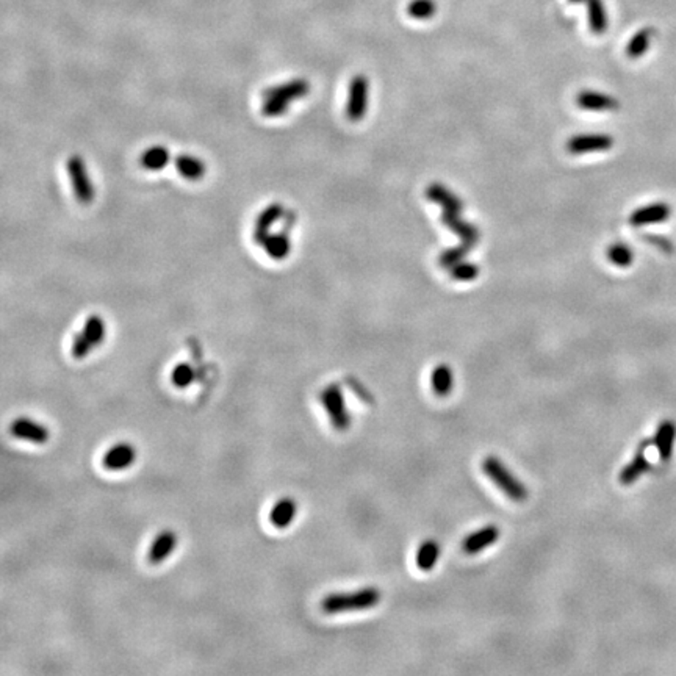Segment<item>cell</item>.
Returning <instances> with one entry per match:
<instances>
[{"label": "cell", "instance_id": "cell-1", "mask_svg": "<svg viewBox=\"0 0 676 676\" xmlns=\"http://www.w3.org/2000/svg\"><path fill=\"white\" fill-rule=\"evenodd\" d=\"M381 592L374 587H365L351 593H331L321 601V611L334 615L349 611H365L379 605Z\"/></svg>", "mask_w": 676, "mask_h": 676}, {"label": "cell", "instance_id": "cell-2", "mask_svg": "<svg viewBox=\"0 0 676 676\" xmlns=\"http://www.w3.org/2000/svg\"><path fill=\"white\" fill-rule=\"evenodd\" d=\"M482 472L502 493L506 494L507 498H510L512 501L522 502L530 497V492H527L526 485L522 481H518L515 474L510 472V469L502 464L499 459L493 456L485 457L482 462Z\"/></svg>", "mask_w": 676, "mask_h": 676}, {"label": "cell", "instance_id": "cell-3", "mask_svg": "<svg viewBox=\"0 0 676 676\" xmlns=\"http://www.w3.org/2000/svg\"><path fill=\"white\" fill-rule=\"evenodd\" d=\"M321 402L327 412L329 419L334 426L335 431H346L351 426L349 412L346 409L343 392L338 384H331L321 392Z\"/></svg>", "mask_w": 676, "mask_h": 676}, {"label": "cell", "instance_id": "cell-4", "mask_svg": "<svg viewBox=\"0 0 676 676\" xmlns=\"http://www.w3.org/2000/svg\"><path fill=\"white\" fill-rule=\"evenodd\" d=\"M369 101V81L364 74H357L351 80L348 89V102H346V116L352 122H359L365 118Z\"/></svg>", "mask_w": 676, "mask_h": 676}, {"label": "cell", "instance_id": "cell-5", "mask_svg": "<svg viewBox=\"0 0 676 676\" xmlns=\"http://www.w3.org/2000/svg\"><path fill=\"white\" fill-rule=\"evenodd\" d=\"M68 174L71 179V185L74 189V194H76L77 201L84 205L91 204L94 201V187L91 184V179H89L86 168H85V161L80 155H71L68 160Z\"/></svg>", "mask_w": 676, "mask_h": 676}, {"label": "cell", "instance_id": "cell-6", "mask_svg": "<svg viewBox=\"0 0 676 676\" xmlns=\"http://www.w3.org/2000/svg\"><path fill=\"white\" fill-rule=\"evenodd\" d=\"M614 146V138L606 134H582L568 139L567 149L570 154L582 155L590 152H605Z\"/></svg>", "mask_w": 676, "mask_h": 676}, {"label": "cell", "instance_id": "cell-7", "mask_svg": "<svg viewBox=\"0 0 676 676\" xmlns=\"http://www.w3.org/2000/svg\"><path fill=\"white\" fill-rule=\"evenodd\" d=\"M10 432L19 440L31 442L36 444H44L49 440L47 427L41 423L33 422L30 418H18L10 426Z\"/></svg>", "mask_w": 676, "mask_h": 676}, {"label": "cell", "instance_id": "cell-8", "mask_svg": "<svg viewBox=\"0 0 676 676\" xmlns=\"http://www.w3.org/2000/svg\"><path fill=\"white\" fill-rule=\"evenodd\" d=\"M136 459V451L130 443H118L105 452L102 467L109 472H121L131 467Z\"/></svg>", "mask_w": 676, "mask_h": 676}, {"label": "cell", "instance_id": "cell-9", "mask_svg": "<svg viewBox=\"0 0 676 676\" xmlns=\"http://www.w3.org/2000/svg\"><path fill=\"white\" fill-rule=\"evenodd\" d=\"M442 221L449 230H452V232L460 237L462 243L474 246L477 242H479V230H477V227H474L473 224H469V222L462 219L460 213L443 210Z\"/></svg>", "mask_w": 676, "mask_h": 676}, {"label": "cell", "instance_id": "cell-10", "mask_svg": "<svg viewBox=\"0 0 676 676\" xmlns=\"http://www.w3.org/2000/svg\"><path fill=\"white\" fill-rule=\"evenodd\" d=\"M670 207L665 202H655L645 205V207L637 209L632 212V215L630 218V222L632 226H647V224H656V222H664L670 218Z\"/></svg>", "mask_w": 676, "mask_h": 676}, {"label": "cell", "instance_id": "cell-11", "mask_svg": "<svg viewBox=\"0 0 676 676\" xmlns=\"http://www.w3.org/2000/svg\"><path fill=\"white\" fill-rule=\"evenodd\" d=\"M498 539H499L498 526H494V525L484 526L482 530L469 534L468 537L462 542V550H464L467 555H477V553H481L484 548L493 545Z\"/></svg>", "mask_w": 676, "mask_h": 676}, {"label": "cell", "instance_id": "cell-12", "mask_svg": "<svg viewBox=\"0 0 676 676\" xmlns=\"http://www.w3.org/2000/svg\"><path fill=\"white\" fill-rule=\"evenodd\" d=\"M177 547V535L166 530L161 531L156 537L154 539L152 545L147 551V562L152 565H159L163 560H166L174 548Z\"/></svg>", "mask_w": 676, "mask_h": 676}, {"label": "cell", "instance_id": "cell-13", "mask_svg": "<svg viewBox=\"0 0 676 676\" xmlns=\"http://www.w3.org/2000/svg\"><path fill=\"white\" fill-rule=\"evenodd\" d=\"M284 215V207L282 204L274 202L268 205V207L263 210L260 215L255 219V227H254V242L257 244H262L263 240L269 235V229L271 226L277 222Z\"/></svg>", "mask_w": 676, "mask_h": 676}, {"label": "cell", "instance_id": "cell-14", "mask_svg": "<svg viewBox=\"0 0 676 676\" xmlns=\"http://www.w3.org/2000/svg\"><path fill=\"white\" fill-rule=\"evenodd\" d=\"M576 104H578L582 110H592V111H609V110L618 109L617 99L605 93L590 91V89H584V91H581L578 97H576Z\"/></svg>", "mask_w": 676, "mask_h": 676}, {"label": "cell", "instance_id": "cell-15", "mask_svg": "<svg viewBox=\"0 0 676 676\" xmlns=\"http://www.w3.org/2000/svg\"><path fill=\"white\" fill-rule=\"evenodd\" d=\"M310 93V84L306 79H294L290 81H285L282 85L277 86H271L268 88L265 93H263V97L267 96H274L285 99V101L292 102L294 99H301L304 96H307Z\"/></svg>", "mask_w": 676, "mask_h": 676}, {"label": "cell", "instance_id": "cell-16", "mask_svg": "<svg viewBox=\"0 0 676 676\" xmlns=\"http://www.w3.org/2000/svg\"><path fill=\"white\" fill-rule=\"evenodd\" d=\"M296 512H298V506L293 498H280L269 510V522L277 530H285L293 523Z\"/></svg>", "mask_w": 676, "mask_h": 676}, {"label": "cell", "instance_id": "cell-17", "mask_svg": "<svg viewBox=\"0 0 676 676\" xmlns=\"http://www.w3.org/2000/svg\"><path fill=\"white\" fill-rule=\"evenodd\" d=\"M426 196L429 197V201H432L434 204L442 205L443 210L457 213L464 210V204H462L459 197L442 184H431L426 188Z\"/></svg>", "mask_w": 676, "mask_h": 676}, {"label": "cell", "instance_id": "cell-18", "mask_svg": "<svg viewBox=\"0 0 676 676\" xmlns=\"http://www.w3.org/2000/svg\"><path fill=\"white\" fill-rule=\"evenodd\" d=\"M676 439V426L672 419H665L657 427V432L655 435V444L659 451V457L664 462L672 457L673 444Z\"/></svg>", "mask_w": 676, "mask_h": 676}, {"label": "cell", "instance_id": "cell-19", "mask_svg": "<svg viewBox=\"0 0 676 676\" xmlns=\"http://www.w3.org/2000/svg\"><path fill=\"white\" fill-rule=\"evenodd\" d=\"M645 447H647V443L642 444L640 449L637 451V454L634 456V459L630 462V464L622 469L620 477H618V479H620V482L623 485H630L632 482H636L642 474L647 473L650 469L651 465H650V462L645 456Z\"/></svg>", "mask_w": 676, "mask_h": 676}, {"label": "cell", "instance_id": "cell-20", "mask_svg": "<svg viewBox=\"0 0 676 676\" xmlns=\"http://www.w3.org/2000/svg\"><path fill=\"white\" fill-rule=\"evenodd\" d=\"M176 168L179 171V174L184 179L189 180V182H196V180H201L205 174V164L202 160L196 159L193 155H179L176 159Z\"/></svg>", "mask_w": 676, "mask_h": 676}, {"label": "cell", "instance_id": "cell-21", "mask_svg": "<svg viewBox=\"0 0 676 676\" xmlns=\"http://www.w3.org/2000/svg\"><path fill=\"white\" fill-rule=\"evenodd\" d=\"M587 4V19L589 27L595 35H603L607 30L609 21L603 0H585Z\"/></svg>", "mask_w": 676, "mask_h": 676}, {"label": "cell", "instance_id": "cell-22", "mask_svg": "<svg viewBox=\"0 0 676 676\" xmlns=\"http://www.w3.org/2000/svg\"><path fill=\"white\" fill-rule=\"evenodd\" d=\"M260 246L265 249L269 257L274 260H284L285 257H288L292 249L290 238L285 234H269Z\"/></svg>", "mask_w": 676, "mask_h": 676}, {"label": "cell", "instance_id": "cell-23", "mask_svg": "<svg viewBox=\"0 0 676 676\" xmlns=\"http://www.w3.org/2000/svg\"><path fill=\"white\" fill-rule=\"evenodd\" d=\"M432 390L437 397H447L451 393L452 385H454V377H452V369L448 365H439L432 371L431 377Z\"/></svg>", "mask_w": 676, "mask_h": 676}, {"label": "cell", "instance_id": "cell-24", "mask_svg": "<svg viewBox=\"0 0 676 676\" xmlns=\"http://www.w3.org/2000/svg\"><path fill=\"white\" fill-rule=\"evenodd\" d=\"M440 557V545L435 540L422 543L417 553V567L423 572H431Z\"/></svg>", "mask_w": 676, "mask_h": 676}, {"label": "cell", "instance_id": "cell-25", "mask_svg": "<svg viewBox=\"0 0 676 676\" xmlns=\"http://www.w3.org/2000/svg\"><path fill=\"white\" fill-rule=\"evenodd\" d=\"M169 161V151L164 146H152L141 155V166L147 171H160Z\"/></svg>", "mask_w": 676, "mask_h": 676}, {"label": "cell", "instance_id": "cell-26", "mask_svg": "<svg viewBox=\"0 0 676 676\" xmlns=\"http://www.w3.org/2000/svg\"><path fill=\"white\" fill-rule=\"evenodd\" d=\"M651 35H653V30H651V29L639 30L636 35L631 38L628 46H626V55H628L630 59H632V60L640 59L642 55H645V52L648 51V47H650V43H651Z\"/></svg>", "mask_w": 676, "mask_h": 676}, {"label": "cell", "instance_id": "cell-27", "mask_svg": "<svg viewBox=\"0 0 676 676\" xmlns=\"http://www.w3.org/2000/svg\"><path fill=\"white\" fill-rule=\"evenodd\" d=\"M607 259L615 267L620 268H628L632 265L634 260V254L631 251L630 246H626L623 243H615L612 246H609L607 249Z\"/></svg>", "mask_w": 676, "mask_h": 676}, {"label": "cell", "instance_id": "cell-28", "mask_svg": "<svg viewBox=\"0 0 676 676\" xmlns=\"http://www.w3.org/2000/svg\"><path fill=\"white\" fill-rule=\"evenodd\" d=\"M437 11L434 0H410L407 5V14L417 21L431 19Z\"/></svg>", "mask_w": 676, "mask_h": 676}, {"label": "cell", "instance_id": "cell-29", "mask_svg": "<svg viewBox=\"0 0 676 676\" xmlns=\"http://www.w3.org/2000/svg\"><path fill=\"white\" fill-rule=\"evenodd\" d=\"M469 249H472V246L467 244V243H462L456 247H451V249L443 251L440 254V257H439V265L444 269H449L451 267L457 265V263L464 262V259L468 255Z\"/></svg>", "mask_w": 676, "mask_h": 676}, {"label": "cell", "instance_id": "cell-30", "mask_svg": "<svg viewBox=\"0 0 676 676\" xmlns=\"http://www.w3.org/2000/svg\"><path fill=\"white\" fill-rule=\"evenodd\" d=\"M84 332L86 334V337L89 338V340H91V343L94 346L102 344L104 338H105V332H106L105 321L99 315H91L85 321Z\"/></svg>", "mask_w": 676, "mask_h": 676}, {"label": "cell", "instance_id": "cell-31", "mask_svg": "<svg viewBox=\"0 0 676 676\" xmlns=\"http://www.w3.org/2000/svg\"><path fill=\"white\" fill-rule=\"evenodd\" d=\"M196 379V373L192 365L179 364L171 371V384L177 387V389H185V387L192 385Z\"/></svg>", "mask_w": 676, "mask_h": 676}, {"label": "cell", "instance_id": "cell-32", "mask_svg": "<svg viewBox=\"0 0 676 676\" xmlns=\"http://www.w3.org/2000/svg\"><path fill=\"white\" fill-rule=\"evenodd\" d=\"M263 99H265V101H263V105H262V114L267 118L282 116V114H285V111L288 110V106H290V102L285 101V99L274 97V96H267Z\"/></svg>", "mask_w": 676, "mask_h": 676}, {"label": "cell", "instance_id": "cell-33", "mask_svg": "<svg viewBox=\"0 0 676 676\" xmlns=\"http://www.w3.org/2000/svg\"><path fill=\"white\" fill-rule=\"evenodd\" d=\"M479 274V267L469 262H460L449 268V276L459 282H472Z\"/></svg>", "mask_w": 676, "mask_h": 676}, {"label": "cell", "instance_id": "cell-34", "mask_svg": "<svg viewBox=\"0 0 676 676\" xmlns=\"http://www.w3.org/2000/svg\"><path fill=\"white\" fill-rule=\"evenodd\" d=\"M93 348H94V344L86 337L85 332H80L77 335H74L72 344H71V354H72L74 359H77V360L85 359L88 354L91 352Z\"/></svg>", "mask_w": 676, "mask_h": 676}, {"label": "cell", "instance_id": "cell-35", "mask_svg": "<svg viewBox=\"0 0 676 676\" xmlns=\"http://www.w3.org/2000/svg\"><path fill=\"white\" fill-rule=\"evenodd\" d=\"M346 382L351 385V389L354 390V393H356L360 399H364L365 402H369V404L373 402V398H371V394L365 390V387H362L357 381H354V379H346Z\"/></svg>", "mask_w": 676, "mask_h": 676}, {"label": "cell", "instance_id": "cell-36", "mask_svg": "<svg viewBox=\"0 0 676 676\" xmlns=\"http://www.w3.org/2000/svg\"><path fill=\"white\" fill-rule=\"evenodd\" d=\"M568 2H570V4H582V2H585V0H568Z\"/></svg>", "mask_w": 676, "mask_h": 676}]
</instances>
